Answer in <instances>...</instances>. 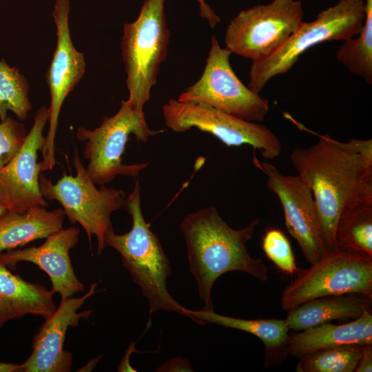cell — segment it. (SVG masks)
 I'll return each mask as SVG.
<instances>
[{
    "mask_svg": "<svg viewBox=\"0 0 372 372\" xmlns=\"http://www.w3.org/2000/svg\"><path fill=\"white\" fill-rule=\"evenodd\" d=\"M231 54L212 36L201 76L187 87L177 100L203 103L246 121L261 122L269 112V101L239 79L230 64Z\"/></svg>",
    "mask_w": 372,
    "mask_h": 372,
    "instance_id": "10",
    "label": "cell"
},
{
    "mask_svg": "<svg viewBox=\"0 0 372 372\" xmlns=\"http://www.w3.org/2000/svg\"><path fill=\"white\" fill-rule=\"evenodd\" d=\"M69 0H56L52 16L56 26V46L45 74L50 93L49 130L41 151L42 171L52 170L55 165L54 141L59 117L68 95L80 82L85 71L83 53L72 43L68 23Z\"/></svg>",
    "mask_w": 372,
    "mask_h": 372,
    "instance_id": "13",
    "label": "cell"
},
{
    "mask_svg": "<svg viewBox=\"0 0 372 372\" xmlns=\"http://www.w3.org/2000/svg\"><path fill=\"white\" fill-rule=\"evenodd\" d=\"M359 293L372 298V258L341 249L327 251L307 269L298 270L281 296V307L290 309L313 298Z\"/></svg>",
    "mask_w": 372,
    "mask_h": 372,
    "instance_id": "9",
    "label": "cell"
},
{
    "mask_svg": "<svg viewBox=\"0 0 372 372\" xmlns=\"http://www.w3.org/2000/svg\"><path fill=\"white\" fill-rule=\"evenodd\" d=\"M29 83L15 67L0 61V118L12 111L19 121H25L32 105L28 98Z\"/></svg>",
    "mask_w": 372,
    "mask_h": 372,
    "instance_id": "25",
    "label": "cell"
},
{
    "mask_svg": "<svg viewBox=\"0 0 372 372\" xmlns=\"http://www.w3.org/2000/svg\"><path fill=\"white\" fill-rule=\"evenodd\" d=\"M371 299L359 293L321 296L289 310L285 321L289 330L300 331L333 320H354L371 309Z\"/></svg>",
    "mask_w": 372,
    "mask_h": 372,
    "instance_id": "20",
    "label": "cell"
},
{
    "mask_svg": "<svg viewBox=\"0 0 372 372\" xmlns=\"http://www.w3.org/2000/svg\"><path fill=\"white\" fill-rule=\"evenodd\" d=\"M0 372H23L21 364L0 362Z\"/></svg>",
    "mask_w": 372,
    "mask_h": 372,
    "instance_id": "32",
    "label": "cell"
},
{
    "mask_svg": "<svg viewBox=\"0 0 372 372\" xmlns=\"http://www.w3.org/2000/svg\"><path fill=\"white\" fill-rule=\"evenodd\" d=\"M262 249L267 257L280 271L289 275L298 271L289 240L280 229H268L262 239Z\"/></svg>",
    "mask_w": 372,
    "mask_h": 372,
    "instance_id": "26",
    "label": "cell"
},
{
    "mask_svg": "<svg viewBox=\"0 0 372 372\" xmlns=\"http://www.w3.org/2000/svg\"><path fill=\"white\" fill-rule=\"evenodd\" d=\"M149 127L144 113L134 111L127 101H122L118 112L103 119L94 130L79 127L77 139L85 142L83 155L88 161L86 169L96 185H105L118 175L137 176L148 166L147 163L126 164L123 154L130 134L138 141L146 143L149 138L164 132Z\"/></svg>",
    "mask_w": 372,
    "mask_h": 372,
    "instance_id": "7",
    "label": "cell"
},
{
    "mask_svg": "<svg viewBox=\"0 0 372 372\" xmlns=\"http://www.w3.org/2000/svg\"><path fill=\"white\" fill-rule=\"evenodd\" d=\"M97 286L98 282L93 283L81 297L61 299L34 335L32 353L21 364L23 372L71 371L72 355L64 349L66 332L69 327L78 326L81 319L89 318L92 310L78 309L96 293Z\"/></svg>",
    "mask_w": 372,
    "mask_h": 372,
    "instance_id": "15",
    "label": "cell"
},
{
    "mask_svg": "<svg viewBox=\"0 0 372 372\" xmlns=\"http://www.w3.org/2000/svg\"><path fill=\"white\" fill-rule=\"evenodd\" d=\"M196 1L199 3L201 17L207 19L210 28H214L220 22V17L215 14L204 0Z\"/></svg>",
    "mask_w": 372,
    "mask_h": 372,
    "instance_id": "31",
    "label": "cell"
},
{
    "mask_svg": "<svg viewBox=\"0 0 372 372\" xmlns=\"http://www.w3.org/2000/svg\"><path fill=\"white\" fill-rule=\"evenodd\" d=\"M163 116L165 125L175 132L195 127L212 134L228 147L249 145L268 160L276 159L282 151L280 140L266 126L203 103L171 99L163 106Z\"/></svg>",
    "mask_w": 372,
    "mask_h": 372,
    "instance_id": "11",
    "label": "cell"
},
{
    "mask_svg": "<svg viewBox=\"0 0 372 372\" xmlns=\"http://www.w3.org/2000/svg\"><path fill=\"white\" fill-rule=\"evenodd\" d=\"M362 345L345 344L323 348L299 359L297 372H354Z\"/></svg>",
    "mask_w": 372,
    "mask_h": 372,
    "instance_id": "24",
    "label": "cell"
},
{
    "mask_svg": "<svg viewBox=\"0 0 372 372\" xmlns=\"http://www.w3.org/2000/svg\"><path fill=\"white\" fill-rule=\"evenodd\" d=\"M365 14V1L340 0L319 12L314 21H303L278 50L262 60L252 62L247 87L260 94L271 79L288 72L311 48L323 42L353 38L361 31Z\"/></svg>",
    "mask_w": 372,
    "mask_h": 372,
    "instance_id": "5",
    "label": "cell"
},
{
    "mask_svg": "<svg viewBox=\"0 0 372 372\" xmlns=\"http://www.w3.org/2000/svg\"><path fill=\"white\" fill-rule=\"evenodd\" d=\"M259 218L245 227L234 229L222 218L216 207L210 206L186 215L180 223L187 249L189 270L194 276L204 310L214 311L211 289L223 274L243 271L260 281L269 278L261 258H253L247 249Z\"/></svg>",
    "mask_w": 372,
    "mask_h": 372,
    "instance_id": "2",
    "label": "cell"
},
{
    "mask_svg": "<svg viewBox=\"0 0 372 372\" xmlns=\"http://www.w3.org/2000/svg\"><path fill=\"white\" fill-rule=\"evenodd\" d=\"M365 19L356 39L344 41L336 59L352 74L372 84V0H365Z\"/></svg>",
    "mask_w": 372,
    "mask_h": 372,
    "instance_id": "23",
    "label": "cell"
},
{
    "mask_svg": "<svg viewBox=\"0 0 372 372\" xmlns=\"http://www.w3.org/2000/svg\"><path fill=\"white\" fill-rule=\"evenodd\" d=\"M369 344H372V314L371 309H366L359 318L344 324L329 322L289 333L287 352L300 359L323 348Z\"/></svg>",
    "mask_w": 372,
    "mask_h": 372,
    "instance_id": "17",
    "label": "cell"
},
{
    "mask_svg": "<svg viewBox=\"0 0 372 372\" xmlns=\"http://www.w3.org/2000/svg\"><path fill=\"white\" fill-rule=\"evenodd\" d=\"M65 217L61 208L49 211L39 206L22 212L8 210L0 216V254L46 238L63 228Z\"/></svg>",
    "mask_w": 372,
    "mask_h": 372,
    "instance_id": "21",
    "label": "cell"
},
{
    "mask_svg": "<svg viewBox=\"0 0 372 372\" xmlns=\"http://www.w3.org/2000/svg\"><path fill=\"white\" fill-rule=\"evenodd\" d=\"M8 210V209L6 207L0 204V216L5 214Z\"/></svg>",
    "mask_w": 372,
    "mask_h": 372,
    "instance_id": "33",
    "label": "cell"
},
{
    "mask_svg": "<svg viewBox=\"0 0 372 372\" xmlns=\"http://www.w3.org/2000/svg\"><path fill=\"white\" fill-rule=\"evenodd\" d=\"M300 125L319 141L309 147L295 149L291 161L312 191L325 247L333 251L338 249L335 231L342 211L360 201L372 203V165L340 148L329 135Z\"/></svg>",
    "mask_w": 372,
    "mask_h": 372,
    "instance_id": "1",
    "label": "cell"
},
{
    "mask_svg": "<svg viewBox=\"0 0 372 372\" xmlns=\"http://www.w3.org/2000/svg\"><path fill=\"white\" fill-rule=\"evenodd\" d=\"M303 18L300 0H273L241 10L227 28L225 48L252 62L262 60L289 39Z\"/></svg>",
    "mask_w": 372,
    "mask_h": 372,
    "instance_id": "8",
    "label": "cell"
},
{
    "mask_svg": "<svg viewBox=\"0 0 372 372\" xmlns=\"http://www.w3.org/2000/svg\"><path fill=\"white\" fill-rule=\"evenodd\" d=\"M156 371H193V370L187 360L182 358H173L158 367Z\"/></svg>",
    "mask_w": 372,
    "mask_h": 372,
    "instance_id": "29",
    "label": "cell"
},
{
    "mask_svg": "<svg viewBox=\"0 0 372 372\" xmlns=\"http://www.w3.org/2000/svg\"><path fill=\"white\" fill-rule=\"evenodd\" d=\"M335 240L339 249L372 258V203L346 207L337 220Z\"/></svg>",
    "mask_w": 372,
    "mask_h": 372,
    "instance_id": "22",
    "label": "cell"
},
{
    "mask_svg": "<svg viewBox=\"0 0 372 372\" xmlns=\"http://www.w3.org/2000/svg\"><path fill=\"white\" fill-rule=\"evenodd\" d=\"M186 316L199 324L212 323L242 331L259 338L265 346L264 368L282 362L287 355L289 329L285 320L240 319L218 314L210 310L187 309Z\"/></svg>",
    "mask_w": 372,
    "mask_h": 372,
    "instance_id": "19",
    "label": "cell"
},
{
    "mask_svg": "<svg viewBox=\"0 0 372 372\" xmlns=\"http://www.w3.org/2000/svg\"><path fill=\"white\" fill-rule=\"evenodd\" d=\"M123 207L131 216L132 227L124 234L110 231L104 239L105 247H112L120 254L123 266L148 299L149 315L164 310L185 316L187 308L177 302L167 291V278L172 274L171 265L159 238L143 216L138 180Z\"/></svg>",
    "mask_w": 372,
    "mask_h": 372,
    "instance_id": "3",
    "label": "cell"
},
{
    "mask_svg": "<svg viewBox=\"0 0 372 372\" xmlns=\"http://www.w3.org/2000/svg\"><path fill=\"white\" fill-rule=\"evenodd\" d=\"M80 230L70 227L50 234L39 247L14 249L0 254V262L14 268L19 262L34 264L50 278L52 291L61 299L83 291L84 286L72 265L70 251L78 242Z\"/></svg>",
    "mask_w": 372,
    "mask_h": 372,
    "instance_id": "16",
    "label": "cell"
},
{
    "mask_svg": "<svg viewBox=\"0 0 372 372\" xmlns=\"http://www.w3.org/2000/svg\"><path fill=\"white\" fill-rule=\"evenodd\" d=\"M54 294L12 273L0 262V329L8 321L27 315L48 318L56 308Z\"/></svg>",
    "mask_w": 372,
    "mask_h": 372,
    "instance_id": "18",
    "label": "cell"
},
{
    "mask_svg": "<svg viewBox=\"0 0 372 372\" xmlns=\"http://www.w3.org/2000/svg\"><path fill=\"white\" fill-rule=\"evenodd\" d=\"M25 125L6 116L0 123V169L7 165L19 151L27 136Z\"/></svg>",
    "mask_w": 372,
    "mask_h": 372,
    "instance_id": "27",
    "label": "cell"
},
{
    "mask_svg": "<svg viewBox=\"0 0 372 372\" xmlns=\"http://www.w3.org/2000/svg\"><path fill=\"white\" fill-rule=\"evenodd\" d=\"M49 118V109L41 107L21 149L0 169V204L8 210L22 212L48 206L40 189L42 166L37 159L45 143L43 130Z\"/></svg>",
    "mask_w": 372,
    "mask_h": 372,
    "instance_id": "14",
    "label": "cell"
},
{
    "mask_svg": "<svg viewBox=\"0 0 372 372\" xmlns=\"http://www.w3.org/2000/svg\"><path fill=\"white\" fill-rule=\"evenodd\" d=\"M170 32L167 26L165 0H145L138 18L123 25L121 54L132 109L143 112L152 87L165 61Z\"/></svg>",
    "mask_w": 372,
    "mask_h": 372,
    "instance_id": "4",
    "label": "cell"
},
{
    "mask_svg": "<svg viewBox=\"0 0 372 372\" xmlns=\"http://www.w3.org/2000/svg\"><path fill=\"white\" fill-rule=\"evenodd\" d=\"M254 163L266 175L268 189L279 198L286 227L298 243L306 261L310 265L317 262L327 250L310 187L299 175H284L274 165L260 163L256 156Z\"/></svg>",
    "mask_w": 372,
    "mask_h": 372,
    "instance_id": "12",
    "label": "cell"
},
{
    "mask_svg": "<svg viewBox=\"0 0 372 372\" xmlns=\"http://www.w3.org/2000/svg\"><path fill=\"white\" fill-rule=\"evenodd\" d=\"M372 371V344H364L360 358L354 372Z\"/></svg>",
    "mask_w": 372,
    "mask_h": 372,
    "instance_id": "30",
    "label": "cell"
},
{
    "mask_svg": "<svg viewBox=\"0 0 372 372\" xmlns=\"http://www.w3.org/2000/svg\"><path fill=\"white\" fill-rule=\"evenodd\" d=\"M335 143L344 151L361 156L366 163L372 165V140L351 139L344 143L335 140Z\"/></svg>",
    "mask_w": 372,
    "mask_h": 372,
    "instance_id": "28",
    "label": "cell"
},
{
    "mask_svg": "<svg viewBox=\"0 0 372 372\" xmlns=\"http://www.w3.org/2000/svg\"><path fill=\"white\" fill-rule=\"evenodd\" d=\"M73 165L76 175H68L64 172L55 183L40 175L41 192L45 200L60 203L70 221L83 227L90 242L92 236H96L97 255H100L105 249V236L114 230L111 215L123 207L125 194L122 189L105 185H100L98 189L82 163L76 148Z\"/></svg>",
    "mask_w": 372,
    "mask_h": 372,
    "instance_id": "6",
    "label": "cell"
}]
</instances>
